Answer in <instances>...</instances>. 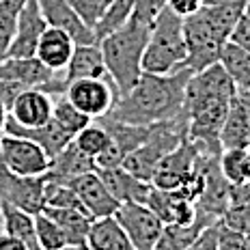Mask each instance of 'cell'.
<instances>
[{
    "mask_svg": "<svg viewBox=\"0 0 250 250\" xmlns=\"http://www.w3.org/2000/svg\"><path fill=\"white\" fill-rule=\"evenodd\" d=\"M190 76L192 71L188 67L170 76L143 74L132 86V91L117 97L110 114L106 117L129 125H143V127L179 119Z\"/></svg>",
    "mask_w": 250,
    "mask_h": 250,
    "instance_id": "1",
    "label": "cell"
},
{
    "mask_svg": "<svg viewBox=\"0 0 250 250\" xmlns=\"http://www.w3.org/2000/svg\"><path fill=\"white\" fill-rule=\"evenodd\" d=\"M149 26L129 20L119 30L106 35L100 41V50L106 62L108 76L117 86L119 97L132 91V86L143 76V54L149 41Z\"/></svg>",
    "mask_w": 250,
    "mask_h": 250,
    "instance_id": "2",
    "label": "cell"
},
{
    "mask_svg": "<svg viewBox=\"0 0 250 250\" xmlns=\"http://www.w3.org/2000/svg\"><path fill=\"white\" fill-rule=\"evenodd\" d=\"M188 67V45L184 37V18L168 7L151 26L147 48L143 54V74L170 76Z\"/></svg>",
    "mask_w": 250,
    "mask_h": 250,
    "instance_id": "3",
    "label": "cell"
},
{
    "mask_svg": "<svg viewBox=\"0 0 250 250\" xmlns=\"http://www.w3.org/2000/svg\"><path fill=\"white\" fill-rule=\"evenodd\" d=\"M188 138V121L184 117L173 119V121H162L149 127V136L140 145L138 149H134L127 158L123 160V168L134 177H138L140 181H149L155 173V166L162 162L164 155H168L170 151H175L181 143Z\"/></svg>",
    "mask_w": 250,
    "mask_h": 250,
    "instance_id": "4",
    "label": "cell"
},
{
    "mask_svg": "<svg viewBox=\"0 0 250 250\" xmlns=\"http://www.w3.org/2000/svg\"><path fill=\"white\" fill-rule=\"evenodd\" d=\"M184 37L188 45V69L192 74H199L207 67L220 62L222 48L227 43H222L213 35L201 11L184 20Z\"/></svg>",
    "mask_w": 250,
    "mask_h": 250,
    "instance_id": "5",
    "label": "cell"
},
{
    "mask_svg": "<svg viewBox=\"0 0 250 250\" xmlns=\"http://www.w3.org/2000/svg\"><path fill=\"white\" fill-rule=\"evenodd\" d=\"M0 158L13 175L20 177H41L50 170L48 153L37 143L13 134L0 136Z\"/></svg>",
    "mask_w": 250,
    "mask_h": 250,
    "instance_id": "6",
    "label": "cell"
},
{
    "mask_svg": "<svg viewBox=\"0 0 250 250\" xmlns=\"http://www.w3.org/2000/svg\"><path fill=\"white\" fill-rule=\"evenodd\" d=\"M201 162V149L196 143L186 138L175 151L164 155L162 162L155 166V173L151 177V186L160 190H179L181 186L196 173Z\"/></svg>",
    "mask_w": 250,
    "mask_h": 250,
    "instance_id": "7",
    "label": "cell"
},
{
    "mask_svg": "<svg viewBox=\"0 0 250 250\" xmlns=\"http://www.w3.org/2000/svg\"><path fill=\"white\" fill-rule=\"evenodd\" d=\"M114 218L127 233L134 250H155L164 222L145 203H123L119 205Z\"/></svg>",
    "mask_w": 250,
    "mask_h": 250,
    "instance_id": "8",
    "label": "cell"
},
{
    "mask_svg": "<svg viewBox=\"0 0 250 250\" xmlns=\"http://www.w3.org/2000/svg\"><path fill=\"white\" fill-rule=\"evenodd\" d=\"M95 121L102 123L104 127H106L108 136H110V147L95 160L97 168H114V166H121L123 160L147 140L149 127H151V125L149 127H143V125L121 123V121H114L110 117H102V119H95Z\"/></svg>",
    "mask_w": 250,
    "mask_h": 250,
    "instance_id": "9",
    "label": "cell"
},
{
    "mask_svg": "<svg viewBox=\"0 0 250 250\" xmlns=\"http://www.w3.org/2000/svg\"><path fill=\"white\" fill-rule=\"evenodd\" d=\"M65 97L80 112H84L95 121V119L110 114L119 93L112 80H78L67 86Z\"/></svg>",
    "mask_w": 250,
    "mask_h": 250,
    "instance_id": "10",
    "label": "cell"
},
{
    "mask_svg": "<svg viewBox=\"0 0 250 250\" xmlns=\"http://www.w3.org/2000/svg\"><path fill=\"white\" fill-rule=\"evenodd\" d=\"M45 30H48V22L41 13L39 2L28 0L15 20V35L7 59H33L37 54L39 39L43 37Z\"/></svg>",
    "mask_w": 250,
    "mask_h": 250,
    "instance_id": "11",
    "label": "cell"
},
{
    "mask_svg": "<svg viewBox=\"0 0 250 250\" xmlns=\"http://www.w3.org/2000/svg\"><path fill=\"white\" fill-rule=\"evenodd\" d=\"M0 80L13 82L22 88H45L56 82H65V71H52L37 56L7 59L0 62Z\"/></svg>",
    "mask_w": 250,
    "mask_h": 250,
    "instance_id": "12",
    "label": "cell"
},
{
    "mask_svg": "<svg viewBox=\"0 0 250 250\" xmlns=\"http://www.w3.org/2000/svg\"><path fill=\"white\" fill-rule=\"evenodd\" d=\"M69 186L74 188L82 209H84L93 220H97V218H108V216L117 213L119 203L110 192H108V188L104 186L97 170L76 177L74 181H69Z\"/></svg>",
    "mask_w": 250,
    "mask_h": 250,
    "instance_id": "13",
    "label": "cell"
},
{
    "mask_svg": "<svg viewBox=\"0 0 250 250\" xmlns=\"http://www.w3.org/2000/svg\"><path fill=\"white\" fill-rule=\"evenodd\" d=\"M54 100L41 88H24L15 95L9 106V119H13L22 127H41L52 121Z\"/></svg>",
    "mask_w": 250,
    "mask_h": 250,
    "instance_id": "14",
    "label": "cell"
},
{
    "mask_svg": "<svg viewBox=\"0 0 250 250\" xmlns=\"http://www.w3.org/2000/svg\"><path fill=\"white\" fill-rule=\"evenodd\" d=\"M145 205L164 225H194V220H196L194 203H190L177 190H160V188L153 186Z\"/></svg>",
    "mask_w": 250,
    "mask_h": 250,
    "instance_id": "15",
    "label": "cell"
},
{
    "mask_svg": "<svg viewBox=\"0 0 250 250\" xmlns=\"http://www.w3.org/2000/svg\"><path fill=\"white\" fill-rule=\"evenodd\" d=\"M37 2H39V9H41V13H43L48 26L65 30V33L76 41V45L97 43L95 33L78 18L67 0H37Z\"/></svg>",
    "mask_w": 250,
    "mask_h": 250,
    "instance_id": "16",
    "label": "cell"
},
{
    "mask_svg": "<svg viewBox=\"0 0 250 250\" xmlns=\"http://www.w3.org/2000/svg\"><path fill=\"white\" fill-rule=\"evenodd\" d=\"M97 175L108 188V192L117 199L119 205L123 203H147V196L151 192L149 181H140L138 177L123 168V166H114V168H97Z\"/></svg>",
    "mask_w": 250,
    "mask_h": 250,
    "instance_id": "17",
    "label": "cell"
},
{
    "mask_svg": "<svg viewBox=\"0 0 250 250\" xmlns=\"http://www.w3.org/2000/svg\"><path fill=\"white\" fill-rule=\"evenodd\" d=\"M4 134H13V136H22V138H28V140H33V143H37L39 147L48 153L50 162L74 140V136H71L67 129H62L54 119H52L50 123L41 125V127H22V125H18L13 119H7Z\"/></svg>",
    "mask_w": 250,
    "mask_h": 250,
    "instance_id": "18",
    "label": "cell"
},
{
    "mask_svg": "<svg viewBox=\"0 0 250 250\" xmlns=\"http://www.w3.org/2000/svg\"><path fill=\"white\" fill-rule=\"evenodd\" d=\"M78 80H110L100 43L76 45L74 56H71L69 65L65 69V82L69 86L71 82Z\"/></svg>",
    "mask_w": 250,
    "mask_h": 250,
    "instance_id": "19",
    "label": "cell"
},
{
    "mask_svg": "<svg viewBox=\"0 0 250 250\" xmlns=\"http://www.w3.org/2000/svg\"><path fill=\"white\" fill-rule=\"evenodd\" d=\"M74 50H76V41L71 39L65 30L48 26L43 37L39 39L37 54L35 56H37L45 67H50L52 71H65L71 56H74Z\"/></svg>",
    "mask_w": 250,
    "mask_h": 250,
    "instance_id": "20",
    "label": "cell"
},
{
    "mask_svg": "<svg viewBox=\"0 0 250 250\" xmlns=\"http://www.w3.org/2000/svg\"><path fill=\"white\" fill-rule=\"evenodd\" d=\"M93 170H97L95 160L82 153V151L74 145V140H71V143L50 162V170H48L45 177L52 179V181L69 184V181H74L76 177L93 173Z\"/></svg>",
    "mask_w": 250,
    "mask_h": 250,
    "instance_id": "21",
    "label": "cell"
},
{
    "mask_svg": "<svg viewBox=\"0 0 250 250\" xmlns=\"http://www.w3.org/2000/svg\"><path fill=\"white\" fill-rule=\"evenodd\" d=\"M220 145H222V151L250 147V110L237 95L231 102L225 125H222Z\"/></svg>",
    "mask_w": 250,
    "mask_h": 250,
    "instance_id": "22",
    "label": "cell"
},
{
    "mask_svg": "<svg viewBox=\"0 0 250 250\" xmlns=\"http://www.w3.org/2000/svg\"><path fill=\"white\" fill-rule=\"evenodd\" d=\"M86 246L91 250H134L127 233L114 216L97 218L88 229Z\"/></svg>",
    "mask_w": 250,
    "mask_h": 250,
    "instance_id": "23",
    "label": "cell"
},
{
    "mask_svg": "<svg viewBox=\"0 0 250 250\" xmlns=\"http://www.w3.org/2000/svg\"><path fill=\"white\" fill-rule=\"evenodd\" d=\"M2 233L20 239L28 250H41L35 233V216L9 203H2Z\"/></svg>",
    "mask_w": 250,
    "mask_h": 250,
    "instance_id": "24",
    "label": "cell"
},
{
    "mask_svg": "<svg viewBox=\"0 0 250 250\" xmlns=\"http://www.w3.org/2000/svg\"><path fill=\"white\" fill-rule=\"evenodd\" d=\"M43 211L62 229L69 246L86 244L88 229L93 225V218L88 216L84 209H43Z\"/></svg>",
    "mask_w": 250,
    "mask_h": 250,
    "instance_id": "25",
    "label": "cell"
},
{
    "mask_svg": "<svg viewBox=\"0 0 250 250\" xmlns=\"http://www.w3.org/2000/svg\"><path fill=\"white\" fill-rule=\"evenodd\" d=\"M222 67L229 71L233 84L237 91H250V54L244 52L242 48H237L235 43H229L222 48L220 54Z\"/></svg>",
    "mask_w": 250,
    "mask_h": 250,
    "instance_id": "26",
    "label": "cell"
},
{
    "mask_svg": "<svg viewBox=\"0 0 250 250\" xmlns=\"http://www.w3.org/2000/svg\"><path fill=\"white\" fill-rule=\"evenodd\" d=\"M134 7H136V0H112V4L106 9L104 18L100 20V24L95 26V30H93L97 43H100L106 35L114 33V30H119L121 26L127 24L134 15Z\"/></svg>",
    "mask_w": 250,
    "mask_h": 250,
    "instance_id": "27",
    "label": "cell"
},
{
    "mask_svg": "<svg viewBox=\"0 0 250 250\" xmlns=\"http://www.w3.org/2000/svg\"><path fill=\"white\" fill-rule=\"evenodd\" d=\"M52 119H54V121L59 123L62 129H67V132H69L74 138H76V134H80L82 129L86 127V125L93 123V119L86 117L84 112L78 110V108L69 100H67L65 95L54 97V110H52Z\"/></svg>",
    "mask_w": 250,
    "mask_h": 250,
    "instance_id": "28",
    "label": "cell"
},
{
    "mask_svg": "<svg viewBox=\"0 0 250 250\" xmlns=\"http://www.w3.org/2000/svg\"><path fill=\"white\" fill-rule=\"evenodd\" d=\"M74 145L84 155H88V158H93V160H97L104 153V151L110 147V136H108L106 127H104L102 123L93 121L91 125H86V127L82 129L80 134H76Z\"/></svg>",
    "mask_w": 250,
    "mask_h": 250,
    "instance_id": "29",
    "label": "cell"
},
{
    "mask_svg": "<svg viewBox=\"0 0 250 250\" xmlns=\"http://www.w3.org/2000/svg\"><path fill=\"white\" fill-rule=\"evenodd\" d=\"M203 229L196 225H164L155 250H186Z\"/></svg>",
    "mask_w": 250,
    "mask_h": 250,
    "instance_id": "30",
    "label": "cell"
},
{
    "mask_svg": "<svg viewBox=\"0 0 250 250\" xmlns=\"http://www.w3.org/2000/svg\"><path fill=\"white\" fill-rule=\"evenodd\" d=\"M35 233H37V244L41 250H65L69 246L62 229L45 211L35 216Z\"/></svg>",
    "mask_w": 250,
    "mask_h": 250,
    "instance_id": "31",
    "label": "cell"
},
{
    "mask_svg": "<svg viewBox=\"0 0 250 250\" xmlns=\"http://www.w3.org/2000/svg\"><path fill=\"white\" fill-rule=\"evenodd\" d=\"M220 170H222L225 179L231 186H239V184H246V181H250L246 149L222 151V155H220Z\"/></svg>",
    "mask_w": 250,
    "mask_h": 250,
    "instance_id": "32",
    "label": "cell"
},
{
    "mask_svg": "<svg viewBox=\"0 0 250 250\" xmlns=\"http://www.w3.org/2000/svg\"><path fill=\"white\" fill-rule=\"evenodd\" d=\"M43 209H82L74 188L45 177V207Z\"/></svg>",
    "mask_w": 250,
    "mask_h": 250,
    "instance_id": "33",
    "label": "cell"
},
{
    "mask_svg": "<svg viewBox=\"0 0 250 250\" xmlns=\"http://www.w3.org/2000/svg\"><path fill=\"white\" fill-rule=\"evenodd\" d=\"M67 2L91 30H95V26L100 24V20L104 18V13L108 9L106 0H67Z\"/></svg>",
    "mask_w": 250,
    "mask_h": 250,
    "instance_id": "34",
    "label": "cell"
},
{
    "mask_svg": "<svg viewBox=\"0 0 250 250\" xmlns=\"http://www.w3.org/2000/svg\"><path fill=\"white\" fill-rule=\"evenodd\" d=\"M222 227L231 229L235 233L248 235L250 233V203H231L220 220Z\"/></svg>",
    "mask_w": 250,
    "mask_h": 250,
    "instance_id": "35",
    "label": "cell"
},
{
    "mask_svg": "<svg viewBox=\"0 0 250 250\" xmlns=\"http://www.w3.org/2000/svg\"><path fill=\"white\" fill-rule=\"evenodd\" d=\"M168 7V0H136V7H134L132 20L143 26H153L155 18Z\"/></svg>",
    "mask_w": 250,
    "mask_h": 250,
    "instance_id": "36",
    "label": "cell"
},
{
    "mask_svg": "<svg viewBox=\"0 0 250 250\" xmlns=\"http://www.w3.org/2000/svg\"><path fill=\"white\" fill-rule=\"evenodd\" d=\"M218 235H220V225L203 229L186 250H218Z\"/></svg>",
    "mask_w": 250,
    "mask_h": 250,
    "instance_id": "37",
    "label": "cell"
},
{
    "mask_svg": "<svg viewBox=\"0 0 250 250\" xmlns=\"http://www.w3.org/2000/svg\"><path fill=\"white\" fill-rule=\"evenodd\" d=\"M244 242L246 235L235 233L231 229L220 225V235H218V250H244Z\"/></svg>",
    "mask_w": 250,
    "mask_h": 250,
    "instance_id": "38",
    "label": "cell"
},
{
    "mask_svg": "<svg viewBox=\"0 0 250 250\" xmlns=\"http://www.w3.org/2000/svg\"><path fill=\"white\" fill-rule=\"evenodd\" d=\"M229 41L250 54V18L248 15H242V18H239V22H237L235 30H233V35Z\"/></svg>",
    "mask_w": 250,
    "mask_h": 250,
    "instance_id": "39",
    "label": "cell"
},
{
    "mask_svg": "<svg viewBox=\"0 0 250 250\" xmlns=\"http://www.w3.org/2000/svg\"><path fill=\"white\" fill-rule=\"evenodd\" d=\"M205 7V0H168V9L179 18H190Z\"/></svg>",
    "mask_w": 250,
    "mask_h": 250,
    "instance_id": "40",
    "label": "cell"
},
{
    "mask_svg": "<svg viewBox=\"0 0 250 250\" xmlns=\"http://www.w3.org/2000/svg\"><path fill=\"white\" fill-rule=\"evenodd\" d=\"M231 203H250V181L231 188Z\"/></svg>",
    "mask_w": 250,
    "mask_h": 250,
    "instance_id": "41",
    "label": "cell"
},
{
    "mask_svg": "<svg viewBox=\"0 0 250 250\" xmlns=\"http://www.w3.org/2000/svg\"><path fill=\"white\" fill-rule=\"evenodd\" d=\"M0 250H28L24 246L20 239H15V237H9V235H4V233H0Z\"/></svg>",
    "mask_w": 250,
    "mask_h": 250,
    "instance_id": "42",
    "label": "cell"
},
{
    "mask_svg": "<svg viewBox=\"0 0 250 250\" xmlns=\"http://www.w3.org/2000/svg\"><path fill=\"white\" fill-rule=\"evenodd\" d=\"M28 2V0H0V9H4V11L18 15L20 11H22V7Z\"/></svg>",
    "mask_w": 250,
    "mask_h": 250,
    "instance_id": "43",
    "label": "cell"
},
{
    "mask_svg": "<svg viewBox=\"0 0 250 250\" xmlns=\"http://www.w3.org/2000/svg\"><path fill=\"white\" fill-rule=\"evenodd\" d=\"M7 119H9V110L2 102H0V136L4 134V125H7Z\"/></svg>",
    "mask_w": 250,
    "mask_h": 250,
    "instance_id": "44",
    "label": "cell"
},
{
    "mask_svg": "<svg viewBox=\"0 0 250 250\" xmlns=\"http://www.w3.org/2000/svg\"><path fill=\"white\" fill-rule=\"evenodd\" d=\"M235 0H205V7H218V4H229Z\"/></svg>",
    "mask_w": 250,
    "mask_h": 250,
    "instance_id": "45",
    "label": "cell"
},
{
    "mask_svg": "<svg viewBox=\"0 0 250 250\" xmlns=\"http://www.w3.org/2000/svg\"><path fill=\"white\" fill-rule=\"evenodd\" d=\"M65 250H91V248H88L86 244H80V246H67Z\"/></svg>",
    "mask_w": 250,
    "mask_h": 250,
    "instance_id": "46",
    "label": "cell"
},
{
    "mask_svg": "<svg viewBox=\"0 0 250 250\" xmlns=\"http://www.w3.org/2000/svg\"><path fill=\"white\" fill-rule=\"evenodd\" d=\"M244 15L250 18V0H244Z\"/></svg>",
    "mask_w": 250,
    "mask_h": 250,
    "instance_id": "47",
    "label": "cell"
},
{
    "mask_svg": "<svg viewBox=\"0 0 250 250\" xmlns=\"http://www.w3.org/2000/svg\"><path fill=\"white\" fill-rule=\"evenodd\" d=\"M244 250H250V233L246 235V242H244Z\"/></svg>",
    "mask_w": 250,
    "mask_h": 250,
    "instance_id": "48",
    "label": "cell"
},
{
    "mask_svg": "<svg viewBox=\"0 0 250 250\" xmlns=\"http://www.w3.org/2000/svg\"><path fill=\"white\" fill-rule=\"evenodd\" d=\"M0 233H2V201H0Z\"/></svg>",
    "mask_w": 250,
    "mask_h": 250,
    "instance_id": "49",
    "label": "cell"
}]
</instances>
